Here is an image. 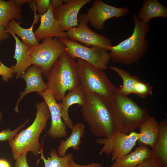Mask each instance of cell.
<instances>
[{"label":"cell","mask_w":167,"mask_h":167,"mask_svg":"<svg viewBox=\"0 0 167 167\" xmlns=\"http://www.w3.org/2000/svg\"><path fill=\"white\" fill-rule=\"evenodd\" d=\"M29 120L27 119L24 123L13 130H11L10 128L2 130L0 132V141H9L12 139L19 131L25 126Z\"/></svg>","instance_id":"83f0119b"},{"label":"cell","mask_w":167,"mask_h":167,"mask_svg":"<svg viewBox=\"0 0 167 167\" xmlns=\"http://www.w3.org/2000/svg\"><path fill=\"white\" fill-rule=\"evenodd\" d=\"M21 22H17L15 19L11 20L9 22L7 28L12 30L15 34L19 36L24 44L32 46L38 45L33 32V28L36 21L34 20L31 26L29 28H24L20 25Z\"/></svg>","instance_id":"cb8c5ba5"},{"label":"cell","mask_w":167,"mask_h":167,"mask_svg":"<svg viewBox=\"0 0 167 167\" xmlns=\"http://www.w3.org/2000/svg\"><path fill=\"white\" fill-rule=\"evenodd\" d=\"M22 10L17 6L15 0L6 1L0 0V24L6 28L9 22L12 19H23Z\"/></svg>","instance_id":"603a6c76"},{"label":"cell","mask_w":167,"mask_h":167,"mask_svg":"<svg viewBox=\"0 0 167 167\" xmlns=\"http://www.w3.org/2000/svg\"><path fill=\"white\" fill-rule=\"evenodd\" d=\"M134 94L141 98H144L152 94V87L148 83L144 82L139 79L135 86Z\"/></svg>","instance_id":"4316f807"},{"label":"cell","mask_w":167,"mask_h":167,"mask_svg":"<svg viewBox=\"0 0 167 167\" xmlns=\"http://www.w3.org/2000/svg\"><path fill=\"white\" fill-rule=\"evenodd\" d=\"M40 158L37 163L41 160L44 163L45 167H70L72 161L74 160V156L71 153H68L64 156H58L57 151L55 148H52L49 152L50 157L46 158L43 153L42 146L40 152Z\"/></svg>","instance_id":"d4e9b609"},{"label":"cell","mask_w":167,"mask_h":167,"mask_svg":"<svg viewBox=\"0 0 167 167\" xmlns=\"http://www.w3.org/2000/svg\"><path fill=\"white\" fill-rule=\"evenodd\" d=\"M109 68L115 72L122 79L123 84L120 88H117L116 92L123 96L134 94L136 83L139 79L138 76H132L128 71L117 67L109 66Z\"/></svg>","instance_id":"484cf974"},{"label":"cell","mask_w":167,"mask_h":167,"mask_svg":"<svg viewBox=\"0 0 167 167\" xmlns=\"http://www.w3.org/2000/svg\"><path fill=\"white\" fill-rule=\"evenodd\" d=\"M91 0H70L53 10L54 16L62 30L67 31L78 25V14L81 8Z\"/></svg>","instance_id":"7c38bea8"},{"label":"cell","mask_w":167,"mask_h":167,"mask_svg":"<svg viewBox=\"0 0 167 167\" xmlns=\"http://www.w3.org/2000/svg\"><path fill=\"white\" fill-rule=\"evenodd\" d=\"M11 35L15 41V49L13 58L16 60V64L10 67L14 73H16L17 79L20 77L31 65L30 58L28 53V46L24 44L11 29H5Z\"/></svg>","instance_id":"2e32d148"},{"label":"cell","mask_w":167,"mask_h":167,"mask_svg":"<svg viewBox=\"0 0 167 167\" xmlns=\"http://www.w3.org/2000/svg\"><path fill=\"white\" fill-rule=\"evenodd\" d=\"M38 15L40 16L45 14L49 9L50 3V0H35Z\"/></svg>","instance_id":"f1b7e54d"},{"label":"cell","mask_w":167,"mask_h":167,"mask_svg":"<svg viewBox=\"0 0 167 167\" xmlns=\"http://www.w3.org/2000/svg\"><path fill=\"white\" fill-rule=\"evenodd\" d=\"M77 60L80 86L84 93H96L106 100L111 99L117 87L111 82L104 71L80 58Z\"/></svg>","instance_id":"8992f818"},{"label":"cell","mask_w":167,"mask_h":167,"mask_svg":"<svg viewBox=\"0 0 167 167\" xmlns=\"http://www.w3.org/2000/svg\"><path fill=\"white\" fill-rule=\"evenodd\" d=\"M30 7L33 11L34 13V20L36 21V23L37 24L40 16L36 14V1L32 0V1L29 3Z\"/></svg>","instance_id":"e575fe53"},{"label":"cell","mask_w":167,"mask_h":167,"mask_svg":"<svg viewBox=\"0 0 167 167\" xmlns=\"http://www.w3.org/2000/svg\"><path fill=\"white\" fill-rule=\"evenodd\" d=\"M40 17V25L34 32L38 42L48 37L67 38L66 32L62 30L54 16L53 10L51 3L46 12L41 15Z\"/></svg>","instance_id":"5bb4252c"},{"label":"cell","mask_w":167,"mask_h":167,"mask_svg":"<svg viewBox=\"0 0 167 167\" xmlns=\"http://www.w3.org/2000/svg\"><path fill=\"white\" fill-rule=\"evenodd\" d=\"M151 156V150L148 146L139 145L134 151L116 160L110 167H136Z\"/></svg>","instance_id":"ffe728a7"},{"label":"cell","mask_w":167,"mask_h":167,"mask_svg":"<svg viewBox=\"0 0 167 167\" xmlns=\"http://www.w3.org/2000/svg\"><path fill=\"white\" fill-rule=\"evenodd\" d=\"M137 16L139 20L145 23H148L155 18H167V8L158 0H145Z\"/></svg>","instance_id":"44dd1931"},{"label":"cell","mask_w":167,"mask_h":167,"mask_svg":"<svg viewBox=\"0 0 167 167\" xmlns=\"http://www.w3.org/2000/svg\"><path fill=\"white\" fill-rule=\"evenodd\" d=\"M136 167H159L155 161L151 156L143 161Z\"/></svg>","instance_id":"1f68e13d"},{"label":"cell","mask_w":167,"mask_h":167,"mask_svg":"<svg viewBox=\"0 0 167 167\" xmlns=\"http://www.w3.org/2000/svg\"><path fill=\"white\" fill-rule=\"evenodd\" d=\"M10 34L7 32L5 28L0 24V44L3 41L8 39Z\"/></svg>","instance_id":"d6a6232c"},{"label":"cell","mask_w":167,"mask_h":167,"mask_svg":"<svg viewBox=\"0 0 167 167\" xmlns=\"http://www.w3.org/2000/svg\"><path fill=\"white\" fill-rule=\"evenodd\" d=\"M0 167H11L9 163L6 160L0 159Z\"/></svg>","instance_id":"74e56055"},{"label":"cell","mask_w":167,"mask_h":167,"mask_svg":"<svg viewBox=\"0 0 167 167\" xmlns=\"http://www.w3.org/2000/svg\"><path fill=\"white\" fill-rule=\"evenodd\" d=\"M27 153L22 154L15 160V167H30L27 161Z\"/></svg>","instance_id":"4dcf8cb0"},{"label":"cell","mask_w":167,"mask_h":167,"mask_svg":"<svg viewBox=\"0 0 167 167\" xmlns=\"http://www.w3.org/2000/svg\"><path fill=\"white\" fill-rule=\"evenodd\" d=\"M70 136L65 140L62 139L58 147L57 153L60 157L64 156L68 149L71 148L75 151H79L81 138L85 131V125L81 122H78L73 125Z\"/></svg>","instance_id":"7402d4cb"},{"label":"cell","mask_w":167,"mask_h":167,"mask_svg":"<svg viewBox=\"0 0 167 167\" xmlns=\"http://www.w3.org/2000/svg\"><path fill=\"white\" fill-rule=\"evenodd\" d=\"M42 70L40 67L32 65L21 75L20 78L24 79L26 83V87L24 91L20 93L15 108V112H19V103L25 95L35 92L39 93L47 90L46 84L44 81L42 77Z\"/></svg>","instance_id":"9a60e30c"},{"label":"cell","mask_w":167,"mask_h":167,"mask_svg":"<svg viewBox=\"0 0 167 167\" xmlns=\"http://www.w3.org/2000/svg\"><path fill=\"white\" fill-rule=\"evenodd\" d=\"M140 134L132 131L129 135L115 131L107 138H99L96 143L103 145L99 155L111 156L112 162L130 153L136 145Z\"/></svg>","instance_id":"9c48e42d"},{"label":"cell","mask_w":167,"mask_h":167,"mask_svg":"<svg viewBox=\"0 0 167 167\" xmlns=\"http://www.w3.org/2000/svg\"><path fill=\"white\" fill-rule=\"evenodd\" d=\"M14 72L11 68L8 67L0 62V75L5 81H8L12 78Z\"/></svg>","instance_id":"f546056e"},{"label":"cell","mask_w":167,"mask_h":167,"mask_svg":"<svg viewBox=\"0 0 167 167\" xmlns=\"http://www.w3.org/2000/svg\"><path fill=\"white\" fill-rule=\"evenodd\" d=\"M159 124V132L157 140L151 150V157L159 167H167V120Z\"/></svg>","instance_id":"e0dca14e"},{"label":"cell","mask_w":167,"mask_h":167,"mask_svg":"<svg viewBox=\"0 0 167 167\" xmlns=\"http://www.w3.org/2000/svg\"><path fill=\"white\" fill-rule=\"evenodd\" d=\"M105 101L115 131L127 134L139 128L150 117L146 108L140 107L127 96L116 92Z\"/></svg>","instance_id":"7a4b0ae2"},{"label":"cell","mask_w":167,"mask_h":167,"mask_svg":"<svg viewBox=\"0 0 167 167\" xmlns=\"http://www.w3.org/2000/svg\"><path fill=\"white\" fill-rule=\"evenodd\" d=\"M133 20L135 25L131 36L109 47V54L113 62L127 65L136 64L148 49L149 41L146 35L150 31V24L140 21L135 13Z\"/></svg>","instance_id":"6da1fadb"},{"label":"cell","mask_w":167,"mask_h":167,"mask_svg":"<svg viewBox=\"0 0 167 167\" xmlns=\"http://www.w3.org/2000/svg\"><path fill=\"white\" fill-rule=\"evenodd\" d=\"M81 112L90 131L96 136L107 138L115 131L105 100L99 95L92 92L85 94Z\"/></svg>","instance_id":"5b68a950"},{"label":"cell","mask_w":167,"mask_h":167,"mask_svg":"<svg viewBox=\"0 0 167 167\" xmlns=\"http://www.w3.org/2000/svg\"><path fill=\"white\" fill-rule=\"evenodd\" d=\"M89 20L86 14L78 17V25L66 31L67 38L90 47L96 46L107 51L112 45L111 40L92 30L88 26Z\"/></svg>","instance_id":"30bf717a"},{"label":"cell","mask_w":167,"mask_h":167,"mask_svg":"<svg viewBox=\"0 0 167 167\" xmlns=\"http://www.w3.org/2000/svg\"><path fill=\"white\" fill-rule=\"evenodd\" d=\"M37 109L36 117L32 124L26 129L16 134L8 141L12 153L16 160L23 153L31 152L37 156L41 148L39 138L42 131L46 128L50 117L49 110L45 101L35 105Z\"/></svg>","instance_id":"277c9868"},{"label":"cell","mask_w":167,"mask_h":167,"mask_svg":"<svg viewBox=\"0 0 167 167\" xmlns=\"http://www.w3.org/2000/svg\"><path fill=\"white\" fill-rule=\"evenodd\" d=\"M129 10L126 7H117L107 4L101 0H95L86 14L91 25L96 29L100 30L104 27L107 20L124 16Z\"/></svg>","instance_id":"8fae6325"},{"label":"cell","mask_w":167,"mask_h":167,"mask_svg":"<svg viewBox=\"0 0 167 167\" xmlns=\"http://www.w3.org/2000/svg\"><path fill=\"white\" fill-rule=\"evenodd\" d=\"M31 65L40 67L45 75L49 73L52 66L65 51V45L58 38L48 37L43 40L41 44L28 46Z\"/></svg>","instance_id":"52a82bcc"},{"label":"cell","mask_w":167,"mask_h":167,"mask_svg":"<svg viewBox=\"0 0 167 167\" xmlns=\"http://www.w3.org/2000/svg\"><path fill=\"white\" fill-rule=\"evenodd\" d=\"M50 3L52 4L53 10L63 3V0H51Z\"/></svg>","instance_id":"d590c367"},{"label":"cell","mask_w":167,"mask_h":167,"mask_svg":"<svg viewBox=\"0 0 167 167\" xmlns=\"http://www.w3.org/2000/svg\"><path fill=\"white\" fill-rule=\"evenodd\" d=\"M2 114L1 112H0V123L2 121Z\"/></svg>","instance_id":"f35d334b"},{"label":"cell","mask_w":167,"mask_h":167,"mask_svg":"<svg viewBox=\"0 0 167 167\" xmlns=\"http://www.w3.org/2000/svg\"><path fill=\"white\" fill-rule=\"evenodd\" d=\"M70 167H103L102 165L98 163H92L88 165H82L78 164L75 163L74 160L71 162Z\"/></svg>","instance_id":"836d02e7"},{"label":"cell","mask_w":167,"mask_h":167,"mask_svg":"<svg viewBox=\"0 0 167 167\" xmlns=\"http://www.w3.org/2000/svg\"><path fill=\"white\" fill-rule=\"evenodd\" d=\"M139 128L140 135L137 142L138 145L148 146L152 148L159 134V124L153 117L150 116Z\"/></svg>","instance_id":"d6986e66"},{"label":"cell","mask_w":167,"mask_h":167,"mask_svg":"<svg viewBox=\"0 0 167 167\" xmlns=\"http://www.w3.org/2000/svg\"><path fill=\"white\" fill-rule=\"evenodd\" d=\"M85 94L81 86L69 91L62 99L61 103V114L64 123L71 130L73 126L72 120L69 117L68 110L70 107L74 104L82 106L85 102Z\"/></svg>","instance_id":"ac0fdd59"},{"label":"cell","mask_w":167,"mask_h":167,"mask_svg":"<svg viewBox=\"0 0 167 167\" xmlns=\"http://www.w3.org/2000/svg\"><path fill=\"white\" fill-rule=\"evenodd\" d=\"M38 94L47 105L51 118V126L47 134L53 139L66 137L68 133L61 116V103H58L52 93L47 90Z\"/></svg>","instance_id":"4fadbf2b"},{"label":"cell","mask_w":167,"mask_h":167,"mask_svg":"<svg viewBox=\"0 0 167 167\" xmlns=\"http://www.w3.org/2000/svg\"><path fill=\"white\" fill-rule=\"evenodd\" d=\"M46 79L47 90L56 101H62L67 91H72L80 85L76 62L65 51L53 64Z\"/></svg>","instance_id":"3957f363"},{"label":"cell","mask_w":167,"mask_h":167,"mask_svg":"<svg viewBox=\"0 0 167 167\" xmlns=\"http://www.w3.org/2000/svg\"><path fill=\"white\" fill-rule=\"evenodd\" d=\"M59 38L66 46V53L73 60L80 58L100 69H108L111 60L108 51L96 46H87L67 38Z\"/></svg>","instance_id":"ba28073f"},{"label":"cell","mask_w":167,"mask_h":167,"mask_svg":"<svg viewBox=\"0 0 167 167\" xmlns=\"http://www.w3.org/2000/svg\"><path fill=\"white\" fill-rule=\"evenodd\" d=\"M32 0H15L18 7L20 8L26 3H29Z\"/></svg>","instance_id":"8d00e7d4"}]
</instances>
